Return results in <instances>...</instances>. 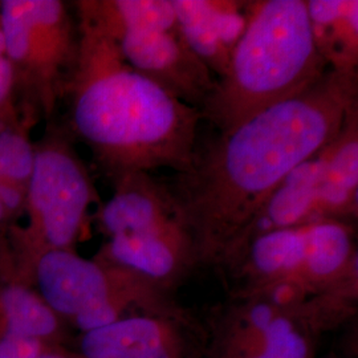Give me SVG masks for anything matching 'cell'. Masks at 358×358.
<instances>
[{
    "mask_svg": "<svg viewBox=\"0 0 358 358\" xmlns=\"http://www.w3.org/2000/svg\"><path fill=\"white\" fill-rule=\"evenodd\" d=\"M358 106V75L327 71L313 85L220 133L176 192L199 263L223 267L287 176L332 140Z\"/></svg>",
    "mask_w": 358,
    "mask_h": 358,
    "instance_id": "6da1fadb",
    "label": "cell"
},
{
    "mask_svg": "<svg viewBox=\"0 0 358 358\" xmlns=\"http://www.w3.org/2000/svg\"><path fill=\"white\" fill-rule=\"evenodd\" d=\"M65 90L75 134L112 178L158 169L182 174L192 166L201 110L134 71L115 41L83 17Z\"/></svg>",
    "mask_w": 358,
    "mask_h": 358,
    "instance_id": "7a4b0ae2",
    "label": "cell"
},
{
    "mask_svg": "<svg viewBox=\"0 0 358 358\" xmlns=\"http://www.w3.org/2000/svg\"><path fill=\"white\" fill-rule=\"evenodd\" d=\"M315 48L306 0H257L226 75L215 81L202 118L227 133L325 75Z\"/></svg>",
    "mask_w": 358,
    "mask_h": 358,
    "instance_id": "3957f363",
    "label": "cell"
},
{
    "mask_svg": "<svg viewBox=\"0 0 358 358\" xmlns=\"http://www.w3.org/2000/svg\"><path fill=\"white\" fill-rule=\"evenodd\" d=\"M113 180L115 192L99 213L108 241L97 259L170 292L199 263L176 192L150 173H130Z\"/></svg>",
    "mask_w": 358,
    "mask_h": 358,
    "instance_id": "277c9868",
    "label": "cell"
},
{
    "mask_svg": "<svg viewBox=\"0 0 358 358\" xmlns=\"http://www.w3.org/2000/svg\"><path fill=\"white\" fill-rule=\"evenodd\" d=\"M357 266L353 224L321 222L259 235L223 268L239 282L236 296L289 285L316 297L358 294Z\"/></svg>",
    "mask_w": 358,
    "mask_h": 358,
    "instance_id": "5b68a950",
    "label": "cell"
},
{
    "mask_svg": "<svg viewBox=\"0 0 358 358\" xmlns=\"http://www.w3.org/2000/svg\"><path fill=\"white\" fill-rule=\"evenodd\" d=\"M40 297L83 333L138 312H171L169 292L141 276L75 250L45 251L29 269Z\"/></svg>",
    "mask_w": 358,
    "mask_h": 358,
    "instance_id": "8992f818",
    "label": "cell"
},
{
    "mask_svg": "<svg viewBox=\"0 0 358 358\" xmlns=\"http://www.w3.org/2000/svg\"><path fill=\"white\" fill-rule=\"evenodd\" d=\"M358 217V106L344 127L287 176L262 206L226 267L244 245L269 231ZM222 267V268H223Z\"/></svg>",
    "mask_w": 358,
    "mask_h": 358,
    "instance_id": "52a82bcc",
    "label": "cell"
},
{
    "mask_svg": "<svg viewBox=\"0 0 358 358\" xmlns=\"http://www.w3.org/2000/svg\"><path fill=\"white\" fill-rule=\"evenodd\" d=\"M356 301L350 294H328L288 308L236 297L222 320L215 358H312L316 331L352 315Z\"/></svg>",
    "mask_w": 358,
    "mask_h": 358,
    "instance_id": "ba28073f",
    "label": "cell"
},
{
    "mask_svg": "<svg viewBox=\"0 0 358 358\" xmlns=\"http://www.w3.org/2000/svg\"><path fill=\"white\" fill-rule=\"evenodd\" d=\"M94 199L90 173L69 142L53 137L36 146L27 185L29 226L22 236L27 269L45 251L75 248Z\"/></svg>",
    "mask_w": 358,
    "mask_h": 358,
    "instance_id": "9c48e42d",
    "label": "cell"
},
{
    "mask_svg": "<svg viewBox=\"0 0 358 358\" xmlns=\"http://www.w3.org/2000/svg\"><path fill=\"white\" fill-rule=\"evenodd\" d=\"M0 29L6 57L16 73L24 71L35 80L43 106L51 112L73 73L78 34L63 1L3 0Z\"/></svg>",
    "mask_w": 358,
    "mask_h": 358,
    "instance_id": "30bf717a",
    "label": "cell"
},
{
    "mask_svg": "<svg viewBox=\"0 0 358 358\" xmlns=\"http://www.w3.org/2000/svg\"><path fill=\"white\" fill-rule=\"evenodd\" d=\"M110 38L134 71L179 101L202 109L217 80L189 47L179 27L129 31Z\"/></svg>",
    "mask_w": 358,
    "mask_h": 358,
    "instance_id": "8fae6325",
    "label": "cell"
},
{
    "mask_svg": "<svg viewBox=\"0 0 358 358\" xmlns=\"http://www.w3.org/2000/svg\"><path fill=\"white\" fill-rule=\"evenodd\" d=\"M182 321L173 312H138L83 333L78 358H189Z\"/></svg>",
    "mask_w": 358,
    "mask_h": 358,
    "instance_id": "7c38bea8",
    "label": "cell"
},
{
    "mask_svg": "<svg viewBox=\"0 0 358 358\" xmlns=\"http://www.w3.org/2000/svg\"><path fill=\"white\" fill-rule=\"evenodd\" d=\"M179 31L192 52L217 80L226 75L243 36L252 1L171 0Z\"/></svg>",
    "mask_w": 358,
    "mask_h": 358,
    "instance_id": "4fadbf2b",
    "label": "cell"
},
{
    "mask_svg": "<svg viewBox=\"0 0 358 358\" xmlns=\"http://www.w3.org/2000/svg\"><path fill=\"white\" fill-rule=\"evenodd\" d=\"M315 48L329 71L358 75L357 0H306Z\"/></svg>",
    "mask_w": 358,
    "mask_h": 358,
    "instance_id": "5bb4252c",
    "label": "cell"
},
{
    "mask_svg": "<svg viewBox=\"0 0 358 358\" xmlns=\"http://www.w3.org/2000/svg\"><path fill=\"white\" fill-rule=\"evenodd\" d=\"M63 320L26 282H0V336L19 334L59 345Z\"/></svg>",
    "mask_w": 358,
    "mask_h": 358,
    "instance_id": "9a60e30c",
    "label": "cell"
},
{
    "mask_svg": "<svg viewBox=\"0 0 358 358\" xmlns=\"http://www.w3.org/2000/svg\"><path fill=\"white\" fill-rule=\"evenodd\" d=\"M36 148L22 130H0V179L27 187L35 165Z\"/></svg>",
    "mask_w": 358,
    "mask_h": 358,
    "instance_id": "2e32d148",
    "label": "cell"
},
{
    "mask_svg": "<svg viewBox=\"0 0 358 358\" xmlns=\"http://www.w3.org/2000/svg\"><path fill=\"white\" fill-rule=\"evenodd\" d=\"M59 345L19 334L0 336V358H38Z\"/></svg>",
    "mask_w": 358,
    "mask_h": 358,
    "instance_id": "e0dca14e",
    "label": "cell"
},
{
    "mask_svg": "<svg viewBox=\"0 0 358 358\" xmlns=\"http://www.w3.org/2000/svg\"><path fill=\"white\" fill-rule=\"evenodd\" d=\"M16 69L13 63L6 57H0V108L8 100L16 81Z\"/></svg>",
    "mask_w": 358,
    "mask_h": 358,
    "instance_id": "ac0fdd59",
    "label": "cell"
},
{
    "mask_svg": "<svg viewBox=\"0 0 358 358\" xmlns=\"http://www.w3.org/2000/svg\"><path fill=\"white\" fill-rule=\"evenodd\" d=\"M38 358H78V356L77 355H69V353L63 350L60 346H57V348L52 349L48 353H45V355H43L41 357Z\"/></svg>",
    "mask_w": 358,
    "mask_h": 358,
    "instance_id": "d6986e66",
    "label": "cell"
},
{
    "mask_svg": "<svg viewBox=\"0 0 358 358\" xmlns=\"http://www.w3.org/2000/svg\"><path fill=\"white\" fill-rule=\"evenodd\" d=\"M7 219H8V215H7L6 210H4V206H3L1 198H0V226H1Z\"/></svg>",
    "mask_w": 358,
    "mask_h": 358,
    "instance_id": "ffe728a7",
    "label": "cell"
}]
</instances>
